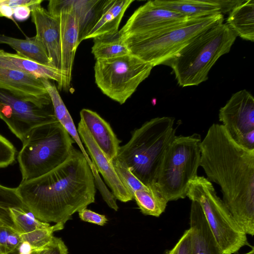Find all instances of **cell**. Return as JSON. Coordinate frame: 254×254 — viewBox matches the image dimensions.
Listing matches in <instances>:
<instances>
[{"instance_id":"1","label":"cell","mask_w":254,"mask_h":254,"mask_svg":"<svg viewBox=\"0 0 254 254\" xmlns=\"http://www.w3.org/2000/svg\"><path fill=\"white\" fill-rule=\"evenodd\" d=\"M200 166L218 185L223 201L247 235H254V150L237 143L222 124H213L200 144Z\"/></svg>"},{"instance_id":"2","label":"cell","mask_w":254,"mask_h":254,"mask_svg":"<svg viewBox=\"0 0 254 254\" xmlns=\"http://www.w3.org/2000/svg\"><path fill=\"white\" fill-rule=\"evenodd\" d=\"M23 205L41 221L64 224L95 202L94 178L85 157L74 146L61 165L16 188Z\"/></svg>"},{"instance_id":"3","label":"cell","mask_w":254,"mask_h":254,"mask_svg":"<svg viewBox=\"0 0 254 254\" xmlns=\"http://www.w3.org/2000/svg\"><path fill=\"white\" fill-rule=\"evenodd\" d=\"M174 121L170 117L152 119L134 129L129 141L119 148L117 159L147 187H155L162 156L176 136Z\"/></svg>"},{"instance_id":"4","label":"cell","mask_w":254,"mask_h":254,"mask_svg":"<svg viewBox=\"0 0 254 254\" xmlns=\"http://www.w3.org/2000/svg\"><path fill=\"white\" fill-rule=\"evenodd\" d=\"M237 37L226 24H216L197 35L164 64L172 68L180 86L198 85L208 79L211 67L230 51Z\"/></svg>"},{"instance_id":"5","label":"cell","mask_w":254,"mask_h":254,"mask_svg":"<svg viewBox=\"0 0 254 254\" xmlns=\"http://www.w3.org/2000/svg\"><path fill=\"white\" fill-rule=\"evenodd\" d=\"M223 21L222 14L188 19L161 30L130 35L123 39L130 54L154 67L164 64L197 35Z\"/></svg>"},{"instance_id":"6","label":"cell","mask_w":254,"mask_h":254,"mask_svg":"<svg viewBox=\"0 0 254 254\" xmlns=\"http://www.w3.org/2000/svg\"><path fill=\"white\" fill-rule=\"evenodd\" d=\"M17 160L22 182L53 170L68 157L75 142L58 121L37 126L26 136Z\"/></svg>"},{"instance_id":"7","label":"cell","mask_w":254,"mask_h":254,"mask_svg":"<svg viewBox=\"0 0 254 254\" xmlns=\"http://www.w3.org/2000/svg\"><path fill=\"white\" fill-rule=\"evenodd\" d=\"M200 135L176 136L166 149L158 170L155 187L168 201L185 198L200 166Z\"/></svg>"},{"instance_id":"8","label":"cell","mask_w":254,"mask_h":254,"mask_svg":"<svg viewBox=\"0 0 254 254\" xmlns=\"http://www.w3.org/2000/svg\"><path fill=\"white\" fill-rule=\"evenodd\" d=\"M187 196L200 206L222 254H235L249 245L247 234L236 223L207 178L197 176L193 180Z\"/></svg>"},{"instance_id":"9","label":"cell","mask_w":254,"mask_h":254,"mask_svg":"<svg viewBox=\"0 0 254 254\" xmlns=\"http://www.w3.org/2000/svg\"><path fill=\"white\" fill-rule=\"evenodd\" d=\"M153 67L131 54L96 60L94 68L95 81L103 94L123 104L148 77Z\"/></svg>"},{"instance_id":"10","label":"cell","mask_w":254,"mask_h":254,"mask_svg":"<svg viewBox=\"0 0 254 254\" xmlns=\"http://www.w3.org/2000/svg\"><path fill=\"white\" fill-rule=\"evenodd\" d=\"M0 119L22 142L34 127L58 121L53 106L41 107L0 89Z\"/></svg>"},{"instance_id":"11","label":"cell","mask_w":254,"mask_h":254,"mask_svg":"<svg viewBox=\"0 0 254 254\" xmlns=\"http://www.w3.org/2000/svg\"><path fill=\"white\" fill-rule=\"evenodd\" d=\"M219 119L239 145L254 150V98L244 89L233 94L220 108Z\"/></svg>"},{"instance_id":"12","label":"cell","mask_w":254,"mask_h":254,"mask_svg":"<svg viewBox=\"0 0 254 254\" xmlns=\"http://www.w3.org/2000/svg\"><path fill=\"white\" fill-rule=\"evenodd\" d=\"M188 19L175 11L149 0L139 7L119 32L122 37L144 34L163 30Z\"/></svg>"},{"instance_id":"13","label":"cell","mask_w":254,"mask_h":254,"mask_svg":"<svg viewBox=\"0 0 254 254\" xmlns=\"http://www.w3.org/2000/svg\"><path fill=\"white\" fill-rule=\"evenodd\" d=\"M0 89L41 107L52 106L41 79L29 73L0 67Z\"/></svg>"},{"instance_id":"14","label":"cell","mask_w":254,"mask_h":254,"mask_svg":"<svg viewBox=\"0 0 254 254\" xmlns=\"http://www.w3.org/2000/svg\"><path fill=\"white\" fill-rule=\"evenodd\" d=\"M59 18L61 28L62 81L58 87L60 90H68L71 79V72L76 50L79 45L78 22L73 11L60 10L50 13Z\"/></svg>"},{"instance_id":"15","label":"cell","mask_w":254,"mask_h":254,"mask_svg":"<svg viewBox=\"0 0 254 254\" xmlns=\"http://www.w3.org/2000/svg\"><path fill=\"white\" fill-rule=\"evenodd\" d=\"M77 130L92 162L116 199L124 202L132 200L131 194L121 181L114 169L112 162L99 147L81 120L78 124Z\"/></svg>"},{"instance_id":"16","label":"cell","mask_w":254,"mask_h":254,"mask_svg":"<svg viewBox=\"0 0 254 254\" xmlns=\"http://www.w3.org/2000/svg\"><path fill=\"white\" fill-rule=\"evenodd\" d=\"M32 21L36 36L44 45L52 66L61 70V28L58 17L51 15L41 4L31 7Z\"/></svg>"},{"instance_id":"17","label":"cell","mask_w":254,"mask_h":254,"mask_svg":"<svg viewBox=\"0 0 254 254\" xmlns=\"http://www.w3.org/2000/svg\"><path fill=\"white\" fill-rule=\"evenodd\" d=\"M244 0H155L158 5L188 19L229 13Z\"/></svg>"},{"instance_id":"18","label":"cell","mask_w":254,"mask_h":254,"mask_svg":"<svg viewBox=\"0 0 254 254\" xmlns=\"http://www.w3.org/2000/svg\"><path fill=\"white\" fill-rule=\"evenodd\" d=\"M80 116L95 142L112 162L117 157L121 141L118 139L109 123L96 112L87 109H82Z\"/></svg>"},{"instance_id":"19","label":"cell","mask_w":254,"mask_h":254,"mask_svg":"<svg viewBox=\"0 0 254 254\" xmlns=\"http://www.w3.org/2000/svg\"><path fill=\"white\" fill-rule=\"evenodd\" d=\"M190 218L191 254H222L196 201H191Z\"/></svg>"},{"instance_id":"20","label":"cell","mask_w":254,"mask_h":254,"mask_svg":"<svg viewBox=\"0 0 254 254\" xmlns=\"http://www.w3.org/2000/svg\"><path fill=\"white\" fill-rule=\"evenodd\" d=\"M133 0H104L93 26L84 40L117 32L124 14Z\"/></svg>"},{"instance_id":"21","label":"cell","mask_w":254,"mask_h":254,"mask_svg":"<svg viewBox=\"0 0 254 254\" xmlns=\"http://www.w3.org/2000/svg\"><path fill=\"white\" fill-rule=\"evenodd\" d=\"M0 67L29 73L40 78L54 80L58 83V87L62 81L60 70L32 61L17 53H9L1 49Z\"/></svg>"},{"instance_id":"22","label":"cell","mask_w":254,"mask_h":254,"mask_svg":"<svg viewBox=\"0 0 254 254\" xmlns=\"http://www.w3.org/2000/svg\"><path fill=\"white\" fill-rule=\"evenodd\" d=\"M54 111L57 120L77 144L81 152L85 157L93 174L95 186L101 193L103 199L105 201L111 200L113 197V195L102 180L96 167L90 159L87 152L84 148L73 121L65 104H63L57 106Z\"/></svg>"},{"instance_id":"23","label":"cell","mask_w":254,"mask_h":254,"mask_svg":"<svg viewBox=\"0 0 254 254\" xmlns=\"http://www.w3.org/2000/svg\"><path fill=\"white\" fill-rule=\"evenodd\" d=\"M244 40L254 41V0H244L230 12L226 24Z\"/></svg>"},{"instance_id":"24","label":"cell","mask_w":254,"mask_h":254,"mask_svg":"<svg viewBox=\"0 0 254 254\" xmlns=\"http://www.w3.org/2000/svg\"><path fill=\"white\" fill-rule=\"evenodd\" d=\"M0 44L9 46L16 53L29 60L52 67L44 45L36 36L21 39L0 34Z\"/></svg>"},{"instance_id":"25","label":"cell","mask_w":254,"mask_h":254,"mask_svg":"<svg viewBox=\"0 0 254 254\" xmlns=\"http://www.w3.org/2000/svg\"><path fill=\"white\" fill-rule=\"evenodd\" d=\"M104 0H68L66 4L77 18L79 44L91 30Z\"/></svg>"},{"instance_id":"26","label":"cell","mask_w":254,"mask_h":254,"mask_svg":"<svg viewBox=\"0 0 254 254\" xmlns=\"http://www.w3.org/2000/svg\"><path fill=\"white\" fill-rule=\"evenodd\" d=\"M92 53L96 60L112 59L130 54L119 30L93 38Z\"/></svg>"},{"instance_id":"27","label":"cell","mask_w":254,"mask_h":254,"mask_svg":"<svg viewBox=\"0 0 254 254\" xmlns=\"http://www.w3.org/2000/svg\"><path fill=\"white\" fill-rule=\"evenodd\" d=\"M132 196L142 214L155 217L164 212L168 202L155 187L137 190Z\"/></svg>"},{"instance_id":"28","label":"cell","mask_w":254,"mask_h":254,"mask_svg":"<svg viewBox=\"0 0 254 254\" xmlns=\"http://www.w3.org/2000/svg\"><path fill=\"white\" fill-rule=\"evenodd\" d=\"M10 216L13 225L20 234L32 232L37 229L50 226V224L41 221L25 208L16 206L9 209Z\"/></svg>"},{"instance_id":"29","label":"cell","mask_w":254,"mask_h":254,"mask_svg":"<svg viewBox=\"0 0 254 254\" xmlns=\"http://www.w3.org/2000/svg\"><path fill=\"white\" fill-rule=\"evenodd\" d=\"M21 243L20 234L12 223L0 218V254L17 252Z\"/></svg>"},{"instance_id":"30","label":"cell","mask_w":254,"mask_h":254,"mask_svg":"<svg viewBox=\"0 0 254 254\" xmlns=\"http://www.w3.org/2000/svg\"><path fill=\"white\" fill-rule=\"evenodd\" d=\"M64 228V224L56 223L53 226L37 229L26 234H20L22 242H28L32 250L40 248L49 243L52 240L55 231L61 230Z\"/></svg>"},{"instance_id":"31","label":"cell","mask_w":254,"mask_h":254,"mask_svg":"<svg viewBox=\"0 0 254 254\" xmlns=\"http://www.w3.org/2000/svg\"><path fill=\"white\" fill-rule=\"evenodd\" d=\"M16 206L25 208L16 192V189L7 187L0 184V218L12 222L9 209Z\"/></svg>"},{"instance_id":"32","label":"cell","mask_w":254,"mask_h":254,"mask_svg":"<svg viewBox=\"0 0 254 254\" xmlns=\"http://www.w3.org/2000/svg\"><path fill=\"white\" fill-rule=\"evenodd\" d=\"M112 163L117 174L132 196L135 191L147 187L142 183L130 171L126 165L117 158L114 159Z\"/></svg>"},{"instance_id":"33","label":"cell","mask_w":254,"mask_h":254,"mask_svg":"<svg viewBox=\"0 0 254 254\" xmlns=\"http://www.w3.org/2000/svg\"><path fill=\"white\" fill-rule=\"evenodd\" d=\"M16 152L14 146L0 134V168L13 164L15 161Z\"/></svg>"},{"instance_id":"34","label":"cell","mask_w":254,"mask_h":254,"mask_svg":"<svg viewBox=\"0 0 254 254\" xmlns=\"http://www.w3.org/2000/svg\"><path fill=\"white\" fill-rule=\"evenodd\" d=\"M67 248L60 238L53 237L51 241L40 248L32 250L31 254H67Z\"/></svg>"},{"instance_id":"35","label":"cell","mask_w":254,"mask_h":254,"mask_svg":"<svg viewBox=\"0 0 254 254\" xmlns=\"http://www.w3.org/2000/svg\"><path fill=\"white\" fill-rule=\"evenodd\" d=\"M190 229L186 230L173 247L171 254H191Z\"/></svg>"},{"instance_id":"36","label":"cell","mask_w":254,"mask_h":254,"mask_svg":"<svg viewBox=\"0 0 254 254\" xmlns=\"http://www.w3.org/2000/svg\"><path fill=\"white\" fill-rule=\"evenodd\" d=\"M78 212L80 219L85 222L104 226L108 221L105 215L97 213L86 208L79 210Z\"/></svg>"},{"instance_id":"37","label":"cell","mask_w":254,"mask_h":254,"mask_svg":"<svg viewBox=\"0 0 254 254\" xmlns=\"http://www.w3.org/2000/svg\"><path fill=\"white\" fill-rule=\"evenodd\" d=\"M31 7L28 6H20L14 8L13 18L19 21L26 20L31 14Z\"/></svg>"},{"instance_id":"38","label":"cell","mask_w":254,"mask_h":254,"mask_svg":"<svg viewBox=\"0 0 254 254\" xmlns=\"http://www.w3.org/2000/svg\"><path fill=\"white\" fill-rule=\"evenodd\" d=\"M32 248L27 242H22L18 248L19 254H31Z\"/></svg>"},{"instance_id":"39","label":"cell","mask_w":254,"mask_h":254,"mask_svg":"<svg viewBox=\"0 0 254 254\" xmlns=\"http://www.w3.org/2000/svg\"><path fill=\"white\" fill-rule=\"evenodd\" d=\"M242 254H254V247H252V249L247 253Z\"/></svg>"},{"instance_id":"40","label":"cell","mask_w":254,"mask_h":254,"mask_svg":"<svg viewBox=\"0 0 254 254\" xmlns=\"http://www.w3.org/2000/svg\"><path fill=\"white\" fill-rule=\"evenodd\" d=\"M172 253V250H169L167 251L164 254H171Z\"/></svg>"},{"instance_id":"41","label":"cell","mask_w":254,"mask_h":254,"mask_svg":"<svg viewBox=\"0 0 254 254\" xmlns=\"http://www.w3.org/2000/svg\"><path fill=\"white\" fill-rule=\"evenodd\" d=\"M19 254V253H18V252H16V253H14V254Z\"/></svg>"},{"instance_id":"42","label":"cell","mask_w":254,"mask_h":254,"mask_svg":"<svg viewBox=\"0 0 254 254\" xmlns=\"http://www.w3.org/2000/svg\"></svg>"}]
</instances>
